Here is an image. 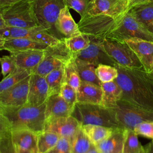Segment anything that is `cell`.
<instances>
[{"instance_id": "26", "label": "cell", "mask_w": 153, "mask_h": 153, "mask_svg": "<svg viewBox=\"0 0 153 153\" xmlns=\"http://www.w3.org/2000/svg\"><path fill=\"white\" fill-rule=\"evenodd\" d=\"M129 13L137 20L151 29L153 23V1H148L138 5L131 8Z\"/></svg>"}, {"instance_id": "38", "label": "cell", "mask_w": 153, "mask_h": 153, "mask_svg": "<svg viewBox=\"0 0 153 153\" xmlns=\"http://www.w3.org/2000/svg\"><path fill=\"white\" fill-rule=\"evenodd\" d=\"M91 0H63L65 5L76 11L82 17L87 11Z\"/></svg>"}, {"instance_id": "50", "label": "cell", "mask_w": 153, "mask_h": 153, "mask_svg": "<svg viewBox=\"0 0 153 153\" xmlns=\"http://www.w3.org/2000/svg\"><path fill=\"white\" fill-rule=\"evenodd\" d=\"M149 1H153V0H149Z\"/></svg>"}, {"instance_id": "6", "label": "cell", "mask_w": 153, "mask_h": 153, "mask_svg": "<svg viewBox=\"0 0 153 153\" xmlns=\"http://www.w3.org/2000/svg\"><path fill=\"white\" fill-rule=\"evenodd\" d=\"M111 109L123 129L133 130L139 123L153 121V112L140 109L123 99L118 100Z\"/></svg>"}, {"instance_id": "3", "label": "cell", "mask_w": 153, "mask_h": 153, "mask_svg": "<svg viewBox=\"0 0 153 153\" xmlns=\"http://www.w3.org/2000/svg\"><path fill=\"white\" fill-rule=\"evenodd\" d=\"M71 115L79 122L81 126L91 124L108 127L114 129H123L117 120L112 110L101 104L77 102Z\"/></svg>"}, {"instance_id": "21", "label": "cell", "mask_w": 153, "mask_h": 153, "mask_svg": "<svg viewBox=\"0 0 153 153\" xmlns=\"http://www.w3.org/2000/svg\"><path fill=\"white\" fill-rule=\"evenodd\" d=\"M55 26L56 29L63 35L65 38H70L82 33L66 6L60 10Z\"/></svg>"}, {"instance_id": "44", "label": "cell", "mask_w": 153, "mask_h": 153, "mask_svg": "<svg viewBox=\"0 0 153 153\" xmlns=\"http://www.w3.org/2000/svg\"><path fill=\"white\" fill-rule=\"evenodd\" d=\"M145 148L148 153H153V140L151 142L147 144L145 146Z\"/></svg>"}, {"instance_id": "22", "label": "cell", "mask_w": 153, "mask_h": 153, "mask_svg": "<svg viewBox=\"0 0 153 153\" xmlns=\"http://www.w3.org/2000/svg\"><path fill=\"white\" fill-rule=\"evenodd\" d=\"M102 90L101 86L81 81L77 90V102L87 104H101Z\"/></svg>"}, {"instance_id": "39", "label": "cell", "mask_w": 153, "mask_h": 153, "mask_svg": "<svg viewBox=\"0 0 153 153\" xmlns=\"http://www.w3.org/2000/svg\"><path fill=\"white\" fill-rule=\"evenodd\" d=\"M0 60L2 67V74L4 77L8 76L17 68L14 58L11 54L8 56H2Z\"/></svg>"}, {"instance_id": "20", "label": "cell", "mask_w": 153, "mask_h": 153, "mask_svg": "<svg viewBox=\"0 0 153 153\" xmlns=\"http://www.w3.org/2000/svg\"><path fill=\"white\" fill-rule=\"evenodd\" d=\"M10 54L13 56L17 68L29 70L32 72L41 62L44 50H27Z\"/></svg>"}, {"instance_id": "29", "label": "cell", "mask_w": 153, "mask_h": 153, "mask_svg": "<svg viewBox=\"0 0 153 153\" xmlns=\"http://www.w3.org/2000/svg\"><path fill=\"white\" fill-rule=\"evenodd\" d=\"M0 153H19L12 140L11 129L1 119Z\"/></svg>"}, {"instance_id": "47", "label": "cell", "mask_w": 153, "mask_h": 153, "mask_svg": "<svg viewBox=\"0 0 153 153\" xmlns=\"http://www.w3.org/2000/svg\"><path fill=\"white\" fill-rule=\"evenodd\" d=\"M151 29L153 30V23H152V25H151Z\"/></svg>"}, {"instance_id": "46", "label": "cell", "mask_w": 153, "mask_h": 153, "mask_svg": "<svg viewBox=\"0 0 153 153\" xmlns=\"http://www.w3.org/2000/svg\"><path fill=\"white\" fill-rule=\"evenodd\" d=\"M150 75H151V76H152V78H153V72H152L151 73H150Z\"/></svg>"}, {"instance_id": "11", "label": "cell", "mask_w": 153, "mask_h": 153, "mask_svg": "<svg viewBox=\"0 0 153 153\" xmlns=\"http://www.w3.org/2000/svg\"><path fill=\"white\" fill-rule=\"evenodd\" d=\"M128 2V0H91L83 16L106 14L121 18L127 14Z\"/></svg>"}, {"instance_id": "41", "label": "cell", "mask_w": 153, "mask_h": 153, "mask_svg": "<svg viewBox=\"0 0 153 153\" xmlns=\"http://www.w3.org/2000/svg\"><path fill=\"white\" fill-rule=\"evenodd\" d=\"M47 153H71V140L60 137L56 145Z\"/></svg>"}, {"instance_id": "36", "label": "cell", "mask_w": 153, "mask_h": 153, "mask_svg": "<svg viewBox=\"0 0 153 153\" xmlns=\"http://www.w3.org/2000/svg\"><path fill=\"white\" fill-rule=\"evenodd\" d=\"M96 74L102 83L114 81L118 76V70L113 66L99 65L96 68Z\"/></svg>"}, {"instance_id": "48", "label": "cell", "mask_w": 153, "mask_h": 153, "mask_svg": "<svg viewBox=\"0 0 153 153\" xmlns=\"http://www.w3.org/2000/svg\"><path fill=\"white\" fill-rule=\"evenodd\" d=\"M102 153H116V152H102Z\"/></svg>"}, {"instance_id": "49", "label": "cell", "mask_w": 153, "mask_h": 153, "mask_svg": "<svg viewBox=\"0 0 153 153\" xmlns=\"http://www.w3.org/2000/svg\"><path fill=\"white\" fill-rule=\"evenodd\" d=\"M144 153H148V152L146 151V149H145V152H144Z\"/></svg>"}, {"instance_id": "15", "label": "cell", "mask_w": 153, "mask_h": 153, "mask_svg": "<svg viewBox=\"0 0 153 153\" xmlns=\"http://www.w3.org/2000/svg\"><path fill=\"white\" fill-rule=\"evenodd\" d=\"M124 41L135 53L143 69L149 74L153 72V42L139 38H130Z\"/></svg>"}, {"instance_id": "28", "label": "cell", "mask_w": 153, "mask_h": 153, "mask_svg": "<svg viewBox=\"0 0 153 153\" xmlns=\"http://www.w3.org/2000/svg\"><path fill=\"white\" fill-rule=\"evenodd\" d=\"M64 66L56 69L45 76L48 87L49 96L60 93L64 82Z\"/></svg>"}, {"instance_id": "14", "label": "cell", "mask_w": 153, "mask_h": 153, "mask_svg": "<svg viewBox=\"0 0 153 153\" xmlns=\"http://www.w3.org/2000/svg\"><path fill=\"white\" fill-rule=\"evenodd\" d=\"M81 126L79 122L75 117L70 115L45 121L44 131L54 133L60 137L72 140Z\"/></svg>"}, {"instance_id": "18", "label": "cell", "mask_w": 153, "mask_h": 153, "mask_svg": "<svg viewBox=\"0 0 153 153\" xmlns=\"http://www.w3.org/2000/svg\"><path fill=\"white\" fill-rule=\"evenodd\" d=\"M73 109L59 93L51 95L45 102V121L69 117Z\"/></svg>"}, {"instance_id": "37", "label": "cell", "mask_w": 153, "mask_h": 153, "mask_svg": "<svg viewBox=\"0 0 153 153\" xmlns=\"http://www.w3.org/2000/svg\"><path fill=\"white\" fill-rule=\"evenodd\" d=\"M59 94L72 108H74L77 103V91L74 87L63 82Z\"/></svg>"}, {"instance_id": "7", "label": "cell", "mask_w": 153, "mask_h": 153, "mask_svg": "<svg viewBox=\"0 0 153 153\" xmlns=\"http://www.w3.org/2000/svg\"><path fill=\"white\" fill-rule=\"evenodd\" d=\"M130 38H139L153 42V30L137 20L128 12L124 16L108 39L124 42Z\"/></svg>"}, {"instance_id": "34", "label": "cell", "mask_w": 153, "mask_h": 153, "mask_svg": "<svg viewBox=\"0 0 153 153\" xmlns=\"http://www.w3.org/2000/svg\"><path fill=\"white\" fill-rule=\"evenodd\" d=\"M68 47L73 54H76L86 48L90 43L89 35L84 33L70 37L63 38Z\"/></svg>"}, {"instance_id": "16", "label": "cell", "mask_w": 153, "mask_h": 153, "mask_svg": "<svg viewBox=\"0 0 153 153\" xmlns=\"http://www.w3.org/2000/svg\"><path fill=\"white\" fill-rule=\"evenodd\" d=\"M49 97L48 87L44 76L32 74L30 78L27 104L40 106L45 103Z\"/></svg>"}, {"instance_id": "2", "label": "cell", "mask_w": 153, "mask_h": 153, "mask_svg": "<svg viewBox=\"0 0 153 153\" xmlns=\"http://www.w3.org/2000/svg\"><path fill=\"white\" fill-rule=\"evenodd\" d=\"M0 119L10 129H28L38 134L44 131L45 103L35 106L28 104L14 107L0 106Z\"/></svg>"}, {"instance_id": "25", "label": "cell", "mask_w": 153, "mask_h": 153, "mask_svg": "<svg viewBox=\"0 0 153 153\" xmlns=\"http://www.w3.org/2000/svg\"><path fill=\"white\" fill-rule=\"evenodd\" d=\"M74 59L81 81L101 86L102 82L96 74V68L97 66L90 62L75 57Z\"/></svg>"}, {"instance_id": "32", "label": "cell", "mask_w": 153, "mask_h": 153, "mask_svg": "<svg viewBox=\"0 0 153 153\" xmlns=\"http://www.w3.org/2000/svg\"><path fill=\"white\" fill-rule=\"evenodd\" d=\"M145 147L139 141L137 134L132 130L126 129L123 153H144Z\"/></svg>"}, {"instance_id": "42", "label": "cell", "mask_w": 153, "mask_h": 153, "mask_svg": "<svg viewBox=\"0 0 153 153\" xmlns=\"http://www.w3.org/2000/svg\"><path fill=\"white\" fill-rule=\"evenodd\" d=\"M149 0H128L127 7V10L126 12L127 13L130 11V10L133 8V7L140 5L141 4H143L145 2L148 1Z\"/></svg>"}, {"instance_id": "12", "label": "cell", "mask_w": 153, "mask_h": 153, "mask_svg": "<svg viewBox=\"0 0 153 153\" xmlns=\"http://www.w3.org/2000/svg\"><path fill=\"white\" fill-rule=\"evenodd\" d=\"M90 38L89 45L84 50L76 54H73L74 57L93 63L96 66L102 64L115 66L117 63L103 49L100 39L91 36Z\"/></svg>"}, {"instance_id": "5", "label": "cell", "mask_w": 153, "mask_h": 153, "mask_svg": "<svg viewBox=\"0 0 153 153\" xmlns=\"http://www.w3.org/2000/svg\"><path fill=\"white\" fill-rule=\"evenodd\" d=\"M74 58L73 53L68 47L63 38L57 43L48 45L44 49L41 62L32 71V74L45 76L53 70L65 66Z\"/></svg>"}, {"instance_id": "31", "label": "cell", "mask_w": 153, "mask_h": 153, "mask_svg": "<svg viewBox=\"0 0 153 153\" xmlns=\"http://www.w3.org/2000/svg\"><path fill=\"white\" fill-rule=\"evenodd\" d=\"M32 74L31 71L17 68L8 76L4 77L0 82V93L7 90L25 79Z\"/></svg>"}, {"instance_id": "40", "label": "cell", "mask_w": 153, "mask_h": 153, "mask_svg": "<svg viewBox=\"0 0 153 153\" xmlns=\"http://www.w3.org/2000/svg\"><path fill=\"white\" fill-rule=\"evenodd\" d=\"M133 131L137 134L153 140V121H144L138 124Z\"/></svg>"}, {"instance_id": "27", "label": "cell", "mask_w": 153, "mask_h": 153, "mask_svg": "<svg viewBox=\"0 0 153 153\" xmlns=\"http://www.w3.org/2000/svg\"><path fill=\"white\" fill-rule=\"evenodd\" d=\"M81 127L91 143L94 145L108 138L115 130L108 127L91 124L82 126Z\"/></svg>"}, {"instance_id": "35", "label": "cell", "mask_w": 153, "mask_h": 153, "mask_svg": "<svg viewBox=\"0 0 153 153\" xmlns=\"http://www.w3.org/2000/svg\"><path fill=\"white\" fill-rule=\"evenodd\" d=\"M64 71V82L69 84L77 91L81 81L76 67L74 57L65 66Z\"/></svg>"}, {"instance_id": "13", "label": "cell", "mask_w": 153, "mask_h": 153, "mask_svg": "<svg viewBox=\"0 0 153 153\" xmlns=\"http://www.w3.org/2000/svg\"><path fill=\"white\" fill-rule=\"evenodd\" d=\"M31 75L20 82L0 93L1 106L14 108L27 103Z\"/></svg>"}, {"instance_id": "9", "label": "cell", "mask_w": 153, "mask_h": 153, "mask_svg": "<svg viewBox=\"0 0 153 153\" xmlns=\"http://www.w3.org/2000/svg\"><path fill=\"white\" fill-rule=\"evenodd\" d=\"M100 41L103 49L117 64L126 68L143 69L135 53L125 41L108 39Z\"/></svg>"}, {"instance_id": "45", "label": "cell", "mask_w": 153, "mask_h": 153, "mask_svg": "<svg viewBox=\"0 0 153 153\" xmlns=\"http://www.w3.org/2000/svg\"><path fill=\"white\" fill-rule=\"evenodd\" d=\"M87 153H100L99 151L97 150V149L96 148V147L94 145H93L92 146V147L91 148V149L87 152Z\"/></svg>"}, {"instance_id": "43", "label": "cell", "mask_w": 153, "mask_h": 153, "mask_svg": "<svg viewBox=\"0 0 153 153\" xmlns=\"http://www.w3.org/2000/svg\"><path fill=\"white\" fill-rule=\"evenodd\" d=\"M22 0H0V8L10 5Z\"/></svg>"}, {"instance_id": "19", "label": "cell", "mask_w": 153, "mask_h": 153, "mask_svg": "<svg viewBox=\"0 0 153 153\" xmlns=\"http://www.w3.org/2000/svg\"><path fill=\"white\" fill-rule=\"evenodd\" d=\"M47 45L30 39L23 38H9L0 40V48L10 53L27 50H44Z\"/></svg>"}, {"instance_id": "23", "label": "cell", "mask_w": 153, "mask_h": 153, "mask_svg": "<svg viewBox=\"0 0 153 153\" xmlns=\"http://www.w3.org/2000/svg\"><path fill=\"white\" fill-rule=\"evenodd\" d=\"M125 130H114L108 138L96 145L95 146L99 152L123 153Z\"/></svg>"}, {"instance_id": "17", "label": "cell", "mask_w": 153, "mask_h": 153, "mask_svg": "<svg viewBox=\"0 0 153 153\" xmlns=\"http://www.w3.org/2000/svg\"><path fill=\"white\" fill-rule=\"evenodd\" d=\"M11 137L19 153H38V134L28 129L11 130Z\"/></svg>"}, {"instance_id": "33", "label": "cell", "mask_w": 153, "mask_h": 153, "mask_svg": "<svg viewBox=\"0 0 153 153\" xmlns=\"http://www.w3.org/2000/svg\"><path fill=\"white\" fill-rule=\"evenodd\" d=\"M60 137L57 134L44 131L38 134V153H47L57 143Z\"/></svg>"}, {"instance_id": "30", "label": "cell", "mask_w": 153, "mask_h": 153, "mask_svg": "<svg viewBox=\"0 0 153 153\" xmlns=\"http://www.w3.org/2000/svg\"><path fill=\"white\" fill-rule=\"evenodd\" d=\"M93 145L81 126L71 140V153H87Z\"/></svg>"}, {"instance_id": "1", "label": "cell", "mask_w": 153, "mask_h": 153, "mask_svg": "<svg viewBox=\"0 0 153 153\" xmlns=\"http://www.w3.org/2000/svg\"><path fill=\"white\" fill-rule=\"evenodd\" d=\"M115 79L122 90L123 99L145 111L153 112V78L143 69L130 68L116 64Z\"/></svg>"}, {"instance_id": "4", "label": "cell", "mask_w": 153, "mask_h": 153, "mask_svg": "<svg viewBox=\"0 0 153 153\" xmlns=\"http://www.w3.org/2000/svg\"><path fill=\"white\" fill-rule=\"evenodd\" d=\"M35 0H22L0 8V19L7 26L29 28L39 26L35 11Z\"/></svg>"}, {"instance_id": "10", "label": "cell", "mask_w": 153, "mask_h": 153, "mask_svg": "<svg viewBox=\"0 0 153 153\" xmlns=\"http://www.w3.org/2000/svg\"><path fill=\"white\" fill-rule=\"evenodd\" d=\"M65 6L63 0H35V11L39 25L54 33L60 11Z\"/></svg>"}, {"instance_id": "24", "label": "cell", "mask_w": 153, "mask_h": 153, "mask_svg": "<svg viewBox=\"0 0 153 153\" xmlns=\"http://www.w3.org/2000/svg\"><path fill=\"white\" fill-rule=\"evenodd\" d=\"M102 98L101 105L107 108H113L122 97V90L117 82L112 81L101 84Z\"/></svg>"}, {"instance_id": "8", "label": "cell", "mask_w": 153, "mask_h": 153, "mask_svg": "<svg viewBox=\"0 0 153 153\" xmlns=\"http://www.w3.org/2000/svg\"><path fill=\"white\" fill-rule=\"evenodd\" d=\"M15 38L30 39L48 46L55 44L60 40L49 29L42 25L29 28L6 26L0 29V40Z\"/></svg>"}]
</instances>
